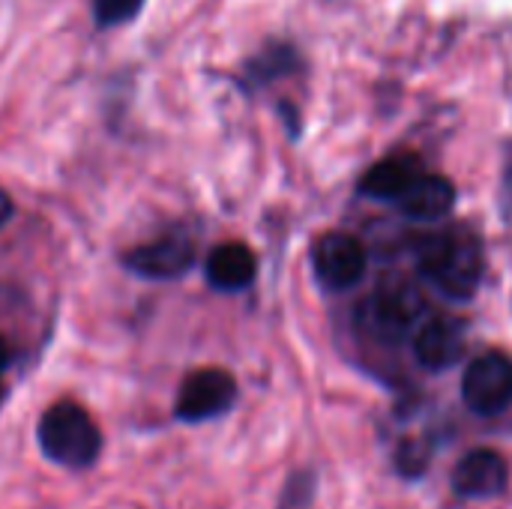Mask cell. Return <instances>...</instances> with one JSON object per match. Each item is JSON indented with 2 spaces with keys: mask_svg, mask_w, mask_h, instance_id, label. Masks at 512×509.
Segmentation results:
<instances>
[{
  "mask_svg": "<svg viewBox=\"0 0 512 509\" xmlns=\"http://www.w3.org/2000/svg\"><path fill=\"white\" fill-rule=\"evenodd\" d=\"M420 270L441 294L453 300H471L486 270L480 234L474 228L453 225L429 237L420 249Z\"/></svg>",
  "mask_w": 512,
  "mask_h": 509,
  "instance_id": "1",
  "label": "cell"
},
{
  "mask_svg": "<svg viewBox=\"0 0 512 509\" xmlns=\"http://www.w3.org/2000/svg\"><path fill=\"white\" fill-rule=\"evenodd\" d=\"M39 450L48 462L63 468H90L102 453V435L93 417L78 402H54L36 426Z\"/></svg>",
  "mask_w": 512,
  "mask_h": 509,
  "instance_id": "2",
  "label": "cell"
},
{
  "mask_svg": "<svg viewBox=\"0 0 512 509\" xmlns=\"http://www.w3.org/2000/svg\"><path fill=\"white\" fill-rule=\"evenodd\" d=\"M423 312L420 291L405 279H390L360 306V327L378 342H399L414 330Z\"/></svg>",
  "mask_w": 512,
  "mask_h": 509,
  "instance_id": "3",
  "label": "cell"
},
{
  "mask_svg": "<svg viewBox=\"0 0 512 509\" xmlns=\"http://www.w3.org/2000/svg\"><path fill=\"white\" fill-rule=\"evenodd\" d=\"M462 399L468 411L480 417H498L512 405V357L504 351H486L468 363L462 378Z\"/></svg>",
  "mask_w": 512,
  "mask_h": 509,
  "instance_id": "4",
  "label": "cell"
},
{
  "mask_svg": "<svg viewBox=\"0 0 512 509\" xmlns=\"http://www.w3.org/2000/svg\"><path fill=\"white\" fill-rule=\"evenodd\" d=\"M237 402V381L225 369H195L180 384L174 417L183 423H207L228 414Z\"/></svg>",
  "mask_w": 512,
  "mask_h": 509,
  "instance_id": "5",
  "label": "cell"
},
{
  "mask_svg": "<svg viewBox=\"0 0 512 509\" xmlns=\"http://www.w3.org/2000/svg\"><path fill=\"white\" fill-rule=\"evenodd\" d=\"M366 267V246L345 231H327L312 246V270L318 285H324L327 291L354 288L366 276Z\"/></svg>",
  "mask_w": 512,
  "mask_h": 509,
  "instance_id": "6",
  "label": "cell"
},
{
  "mask_svg": "<svg viewBox=\"0 0 512 509\" xmlns=\"http://www.w3.org/2000/svg\"><path fill=\"white\" fill-rule=\"evenodd\" d=\"M195 261V243L186 231H168L150 243H141L123 255V264L129 273L141 279H177L183 276Z\"/></svg>",
  "mask_w": 512,
  "mask_h": 509,
  "instance_id": "7",
  "label": "cell"
},
{
  "mask_svg": "<svg viewBox=\"0 0 512 509\" xmlns=\"http://www.w3.org/2000/svg\"><path fill=\"white\" fill-rule=\"evenodd\" d=\"M414 357L429 372L453 369L465 357V324L456 318H432L414 333Z\"/></svg>",
  "mask_w": 512,
  "mask_h": 509,
  "instance_id": "8",
  "label": "cell"
},
{
  "mask_svg": "<svg viewBox=\"0 0 512 509\" xmlns=\"http://www.w3.org/2000/svg\"><path fill=\"white\" fill-rule=\"evenodd\" d=\"M510 471L495 450H471L453 471V489L462 498H495L507 489Z\"/></svg>",
  "mask_w": 512,
  "mask_h": 509,
  "instance_id": "9",
  "label": "cell"
},
{
  "mask_svg": "<svg viewBox=\"0 0 512 509\" xmlns=\"http://www.w3.org/2000/svg\"><path fill=\"white\" fill-rule=\"evenodd\" d=\"M423 162L411 153H396L387 156L381 162H375L363 180H360V192L369 198H381V201H399L420 177H423Z\"/></svg>",
  "mask_w": 512,
  "mask_h": 509,
  "instance_id": "10",
  "label": "cell"
},
{
  "mask_svg": "<svg viewBox=\"0 0 512 509\" xmlns=\"http://www.w3.org/2000/svg\"><path fill=\"white\" fill-rule=\"evenodd\" d=\"M204 273L216 291H243L258 276V258L246 243H222L210 252Z\"/></svg>",
  "mask_w": 512,
  "mask_h": 509,
  "instance_id": "11",
  "label": "cell"
},
{
  "mask_svg": "<svg viewBox=\"0 0 512 509\" xmlns=\"http://www.w3.org/2000/svg\"><path fill=\"white\" fill-rule=\"evenodd\" d=\"M453 204H456V186L441 174H423L399 198V210L417 222H438L453 210Z\"/></svg>",
  "mask_w": 512,
  "mask_h": 509,
  "instance_id": "12",
  "label": "cell"
},
{
  "mask_svg": "<svg viewBox=\"0 0 512 509\" xmlns=\"http://www.w3.org/2000/svg\"><path fill=\"white\" fill-rule=\"evenodd\" d=\"M297 66H300V54L291 42H279V39L267 42L258 54H252L246 60V84H252V87L270 84L276 78L291 75Z\"/></svg>",
  "mask_w": 512,
  "mask_h": 509,
  "instance_id": "13",
  "label": "cell"
},
{
  "mask_svg": "<svg viewBox=\"0 0 512 509\" xmlns=\"http://www.w3.org/2000/svg\"><path fill=\"white\" fill-rule=\"evenodd\" d=\"M144 0H93V21L99 27H117L141 12Z\"/></svg>",
  "mask_w": 512,
  "mask_h": 509,
  "instance_id": "14",
  "label": "cell"
},
{
  "mask_svg": "<svg viewBox=\"0 0 512 509\" xmlns=\"http://www.w3.org/2000/svg\"><path fill=\"white\" fill-rule=\"evenodd\" d=\"M315 480L309 474H297L291 477V483L285 486V498H282V509H306L309 498H312Z\"/></svg>",
  "mask_w": 512,
  "mask_h": 509,
  "instance_id": "15",
  "label": "cell"
},
{
  "mask_svg": "<svg viewBox=\"0 0 512 509\" xmlns=\"http://www.w3.org/2000/svg\"><path fill=\"white\" fill-rule=\"evenodd\" d=\"M9 216H12V198L0 189V228L9 222Z\"/></svg>",
  "mask_w": 512,
  "mask_h": 509,
  "instance_id": "16",
  "label": "cell"
},
{
  "mask_svg": "<svg viewBox=\"0 0 512 509\" xmlns=\"http://www.w3.org/2000/svg\"><path fill=\"white\" fill-rule=\"evenodd\" d=\"M6 363H9V348H6V339L0 336V372L6 369Z\"/></svg>",
  "mask_w": 512,
  "mask_h": 509,
  "instance_id": "17",
  "label": "cell"
},
{
  "mask_svg": "<svg viewBox=\"0 0 512 509\" xmlns=\"http://www.w3.org/2000/svg\"><path fill=\"white\" fill-rule=\"evenodd\" d=\"M0 402H3V384H0Z\"/></svg>",
  "mask_w": 512,
  "mask_h": 509,
  "instance_id": "18",
  "label": "cell"
}]
</instances>
